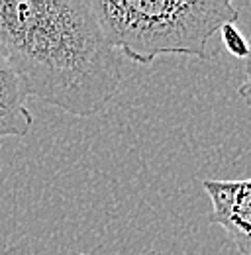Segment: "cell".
Here are the masks:
<instances>
[{"mask_svg":"<svg viewBox=\"0 0 251 255\" xmlns=\"http://www.w3.org/2000/svg\"><path fill=\"white\" fill-rule=\"evenodd\" d=\"M0 57L22 95L79 118L100 114L126 75L91 0H0Z\"/></svg>","mask_w":251,"mask_h":255,"instance_id":"cell-1","label":"cell"},{"mask_svg":"<svg viewBox=\"0 0 251 255\" xmlns=\"http://www.w3.org/2000/svg\"><path fill=\"white\" fill-rule=\"evenodd\" d=\"M106 41L133 63L151 65L159 55L210 59V39L236 24L230 0H91Z\"/></svg>","mask_w":251,"mask_h":255,"instance_id":"cell-2","label":"cell"},{"mask_svg":"<svg viewBox=\"0 0 251 255\" xmlns=\"http://www.w3.org/2000/svg\"><path fill=\"white\" fill-rule=\"evenodd\" d=\"M202 187L212 200L210 224L224 228L240 255H251V181H210Z\"/></svg>","mask_w":251,"mask_h":255,"instance_id":"cell-3","label":"cell"},{"mask_svg":"<svg viewBox=\"0 0 251 255\" xmlns=\"http://www.w3.org/2000/svg\"><path fill=\"white\" fill-rule=\"evenodd\" d=\"M220 37H222V43H224V47L228 49L230 55H234L236 59H248L250 57V43L236 24L222 26L220 28Z\"/></svg>","mask_w":251,"mask_h":255,"instance_id":"cell-4","label":"cell"},{"mask_svg":"<svg viewBox=\"0 0 251 255\" xmlns=\"http://www.w3.org/2000/svg\"><path fill=\"white\" fill-rule=\"evenodd\" d=\"M143 255H163V252H157V250H149V252H145Z\"/></svg>","mask_w":251,"mask_h":255,"instance_id":"cell-5","label":"cell"}]
</instances>
